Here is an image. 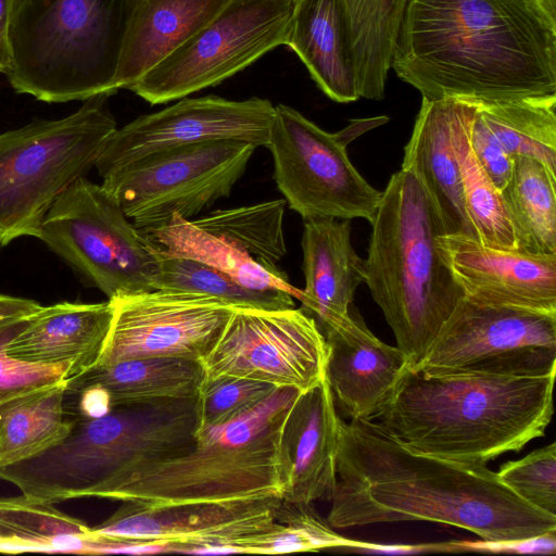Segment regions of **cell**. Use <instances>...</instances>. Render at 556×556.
Masks as SVG:
<instances>
[{"label": "cell", "instance_id": "cell-1", "mask_svg": "<svg viewBox=\"0 0 556 556\" xmlns=\"http://www.w3.org/2000/svg\"><path fill=\"white\" fill-rule=\"evenodd\" d=\"M332 528L396 521L454 526L486 542L556 531V515L526 503L485 466L409 451L371 420H341Z\"/></svg>", "mask_w": 556, "mask_h": 556}, {"label": "cell", "instance_id": "cell-2", "mask_svg": "<svg viewBox=\"0 0 556 556\" xmlns=\"http://www.w3.org/2000/svg\"><path fill=\"white\" fill-rule=\"evenodd\" d=\"M391 67L429 100L556 94V0H409Z\"/></svg>", "mask_w": 556, "mask_h": 556}, {"label": "cell", "instance_id": "cell-3", "mask_svg": "<svg viewBox=\"0 0 556 556\" xmlns=\"http://www.w3.org/2000/svg\"><path fill=\"white\" fill-rule=\"evenodd\" d=\"M555 374H426L407 366L371 421L412 452L485 466L544 435Z\"/></svg>", "mask_w": 556, "mask_h": 556}, {"label": "cell", "instance_id": "cell-4", "mask_svg": "<svg viewBox=\"0 0 556 556\" xmlns=\"http://www.w3.org/2000/svg\"><path fill=\"white\" fill-rule=\"evenodd\" d=\"M370 225L365 283L413 367L465 293L441 250L438 214L412 172L391 176Z\"/></svg>", "mask_w": 556, "mask_h": 556}, {"label": "cell", "instance_id": "cell-5", "mask_svg": "<svg viewBox=\"0 0 556 556\" xmlns=\"http://www.w3.org/2000/svg\"><path fill=\"white\" fill-rule=\"evenodd\" d=\"M299 393L277 388L236 419L199 431L184 452L128 468L100 498L165 506L282 497L280 430Z\"/></svg>", "mask_w": 556, "mask_h": 556}, {"label": "cell", "instance_id": "cell-6", "mask_svg": "<svg viewBox=\"0 0 556 556\" xmlns=\"http://www.w3.org/2000/svg\"><path fill=\"white\" fill-rule=\"evenodd\" d=\"M199 431L197 399L115 406L99 418L76 415L58 445L0 467V479L42 502L100 498L128 468L190 447Z\"/></svg>", "mask_w": 556, "mask_h": 556}, {"label": "cell", "instance_id": "cell-7", "mask_svg": "<svg viewBox=\"0 0 556 556\" xmlns=\"http://www.w3.org/2000/svg\"><path fill=\"white\" fill-rule=\"evenodd\" d=\"M122 0H11V64L17 93L47 103L115 93Z\"/></svg>", "mask_w": 556, "mask_h": 556}, {"label": "cell", "instance_id": "cell-8", "mask_svg": "<svg viewBox=\"0 0 556 556\" xmlns=\"http://www.w3.org/2000/svg\"><path fill=\"white\" fill-rule=\"evenodd\" d=\"M110 94L84 101L71 115L34 119L0 134V240L37 237L53 203L94 166L117 129Z\"/></svg>", "mask_w": 556, "mask_h": 556}, {"label": "cell", "instance_id": "cell-9", "mask_svg": "<svg viewBox=\"0 0 556 556\" xmlns=\"http://www.w3.org/2000/svg\"><path fill=\"white\" fill-rule=\"evenodd\" d=\"M36 238L108 299L154 290L159 247L85 176L53 203Z\"/></svg>", "mask_w": 556, "mask_h": 556}, {"label": "cell", "instance_id": "cell-10", "mask_svg": "<svg viewBox=\"0 0 556 556\" xmlns=\"http://www.w3.org/2000/svg\"><path fill=\"white\" fill-rule=\"evenodd\" d=\"M275 110L265 147L273 156L276 185L289 207L303 219L364 218L370 223L382 191L358 173L346 147L389 117L351 119L346 127L332 134L293 108L277 104Z\"/></svg>", "mask_w": 556, "mask_h": 556}, {"label": "cell", "instance_id": "cell-11", "mask_svg": "<svg viewBox=\"0 0 556 556\" xmlns=\"http://www.w3.org/2000/svg\"><path fill=\"white\" fill-rule=\"evenodd\" d=\"M256 148L215 140L166 149L104 175L101 185L137 228L148 230L173 215L193 219L228 198Z\"/></svg>", "mask_w": 556, "mask_h": 556}, {"label": "cell", "instance_id": "cell-12", "mask_svg": "<svg viewBox=\"0 0 556 556\" xmlns=\"http://www.w3.org/2000/svg\"><path fill=\"white\" fill-rule=\"evenodd\" d=\"M295 0H229L205 26L130 88L163 104L216 86L286 46Z\"/></svg>", "mask_w": 556, "mask_h": 556}, {"label": "cell", "instance_id": "cell-13", "mask_svg": "<svg viewBox=\"0 0 556 556\" xmlns=\"http://www.w3.org/2000/svg\"><path fill=\"white\" fill-rule=\"evenodd\" d=\"M412 368L426 374H554L556 312L489 304L464 296L425 357Z\"/></svg>", "mask_w": 556, "mask_h": 556}, {"label": "cell", "instance_id": "cell-14", "mask_svg": "<svg viewBox=\"0 0 556 556\" xmlns=\"http://www.w3.org/2000/svg\"><path fill=\"white\" fill-rule=\"evenodd\" d=\"M327 343L303 308L235 307L210 352L204 377L231 376L305 391L325 379Z\"/></svg>", "mask_w": 556, "mask_h": 556}, {"label": "cell", "instance_id": "cell-15", "mask_svg": "<svg viewBox=\"0 0 556 556\" xmlns=\"http://www.w3.org/2000/svg\"><path fill=\"white\" fill-rule=\"evenodd\" d=\"M109 300L113 319L96 366L144 357L201 362L235 308L211 295L162 289Z\"/></svg>", "mask_w": 556, "mask_h": 556}, {"label": "cell", "instance_id": "cell-16", "mask_svg": "<svg viewBox=\"0 0 556 556\" xmlns=\"http://www.w3.org/2000/svg\"><path fill=\"white\" fill-rule=\"evenodd\" d=\"M275 112V105L269 100L257 97L241 101L212 94L186 97L117 128L94 167L103 177L157 151L215 140L265 147Z\"/></svg>", "mask_w": 556, "mask_h": 556}, {"label": "cell", "instance_id": "cell-17", "mask_svg": "<svg viewBox=\"0 0 556 556\" xmlns=\"http://www.w3.org/2000/svg\"><path fill=\"white\" fill-rule=\"evenodd\" d=\"M281 497L149 506L123 501L106 520L92 527L119 541L165 544L169 553L192 554L199 547L233 546L268 529Z\"/></svg>", "mask_w": 556, "mask_h": 556}, {"label": "cell", "instance_id": "cell-18", "mask_svg": "<svg viewBox=\"0 0 556 556\" xmlns=\"http://www.w3.org/2000/svg\"><path fill=\"white\" fill-rule=\"evenodd\" d=\"M475 109L472 99L422 98L402 168L412 172L426 190L443 236L478 241L465 208L459 165L460 140Z\"/></svg>", "mask_w": 556, "mask_h": 556}, {"label": "cell", "instance_id": "cell-19", "mask_svg": "<svg viewBox=\"0 0 556 556\" xmlns=\"http://www.w3.org/2000/svg\"><path fill=\"white\" fill-rule=\"evenodd\" d=\"M440 247L466 298L556 312V254L493 249L465 236H441Z\"/></svg>", "mask_w": 556, "mask_h": 556}, {"label": "cell", "instance_id": "cell-20", "mask_svg": "<svg viewBox=\"0 0 556 556\" xmlns=\"http://www.w3.org/2000/svg\"><path fill=\"white\" fill-rule=\"evenodd\" d=\"M327 343L325 379L336 407L351 420H374L408 366L404 353L378 339L354 304L321 329Z\"/></svg>", "mask_w": 556, "mask_h": 556}, {"label": "cell", "instance_id": "cell-21", "mask_svg": "<svg viewBox=\"0 0 556 556\" xmlns=\"http://www.w3.org/2000/svg\"><path fill=\"white\" fill-rule=\"evenodd\" d=\"M341 420L326 379L298 394L280 430L282 500L301 504L331 500Z\"/></svg>", "mask_w": 556, "mask_h": 556}, {"label": "cell", "instance_id": "cell-22", "mask_svg": "<svg viewBox=\"0 0 556 556\" xmlns=\"http://www.w3.org/2000/svg\"><path fill=\"white\" fill-rule=\"evenodd\" d=\"M229 0H122L113 89H129L205 26Z\"/></svg>", "mask_w": 556, "mask_h": 556}, {"label": "cell", "instance_id": "cell-23", "mask_svg": "<svg viewBox=\"0 0 556 556\" xmlns=\"http://www.w3.org/2000/svg\"><path fill=\"white\" fill-rule=\"evenodd\" d=\"M304 289L298 300L320 330L349 315L356 289L365 283V260L351 243V220L331 217L303 219Z\"/></svg>", "mask_w": 556, "mask_h": 556}, {"label": "cell", "instance_id": "cell-24", "mask_svg": "<svg viewBox=\"0 0 556 556\" xmlns=\"http://www.w3.org/2000/svg\"><path fill=\"white\" fill-rule=\"evenodd\" d=\"M113 313L111 300L40 306L10 342L8 353L34 364H71L68 379L77 377L97 365L110 332Z\"/></svg>", "mask_w": 556, "mask_h": 556}, {"label": "cell", "instance_id": "cell-25", "mask_svg": "<svg viewBox=\"0 0 556 556\" xmlns=\"http://www.w3.org/2000/svg\"><path fill=\"white\" fill-rule=\"evenodd\" d=\"M286 46L331 100L348 103L359 99L341 0H295Z\"/></svg>", "mask_w": 556, "mask_h": 556}, {"label": "cell", "instance_id": "cell-26", "mask_svg": "<svg viewBox=\"0 0 556 556\" xmlns=\"http://www.w3.org/2000/svg\"><path fill=\"white\" fill-rule=\"evenodd\" d=\"M204 379L201 362L180 357H144L94 366L67 379L65 391L99 384L111 395L113 407L166 401L193 400Z\"/></svg>", "mask_w": 556, "mask_h": 556}, {"label": "cell", "instance_id": "cell-27", "mask_svg": "<svg viewBox=\"0 0 556 556\" xmlns=\"http://www.w3.org/2000/svg\"><path fill=\"white\" fill-rule=\"evenodd\" d=\"M114 543L52 503L24 494L0 497L1 553L110 554Z\"/></svg>", "mask_w": 556, "mask_h": 556}, {"label": "cell", "instance_id": "cell-28", "mask_svg": "<svg viewBox=\"0 0 556 556\" xmlns=\"http://www.w3.org/2000/svg\"><path fill=\"white\" fill-rule=\"evenodd\" d=\"M66 380L0 403V467L28 460L58 445L76 415L64 406Z\"/></svg>", "mask_w": 556, "mask_h": 556}, {"label": "cell", "instance_id": "cell-29", "mask_svg": "<svg viewBox=\"0 0 556 556\" xmlns=\"http://www.w3.org/2000/svg\"><path fill=\"white\" fill-rule=\"evenodd\" d=\"M409 0H341L346 15L359 98L382 100Z\"/></svg>", "mask_w": 556, "mask_h": 556}, {"label": "cell", "instance_id": "cell-30", "mask_svg": "<svg viewBox=\"0 0 556 556\" xmlns=\"http://www.w3.org/2000/svg\"><path fill=\"white\" fill-rule=\"evenodd\" d=\"M501 194L517 250L556 254V174L539 160L515 155Z\"/></svg>", "mask_w": 556, "mask_h": 556}, {"label": "cell", "instance_id": "cell-31", "mask_svg": "<svg viewBox=\"0 0 556 556\" xmlns=\"http://www.w3.org/2000/svg\"><path fill=\"white\" fill-rule=\"evenodd\" d=\"M162 251L189 257L227 274L240 285L255 290H283L298 299L293 287L281 270H270L226 240L199 227L191 220L173 215L162 226L142 230Z\"/></svg>", "mask_w": 556, "mask_h": 556}, {"label": "cell", "instance_id": "cell-32", "mask_svg": "<svg viewBox=\"0 0 556 556\" xmlns=\"http://www.w3.org/2000/svg\"><path fill=\"white\" fill-rule=\"evenodd\" d=\"M475 101L511 157L523 155L539 160L556 174V94Z\"/></svg>", "mask_w": 556, "mask_h": 556}, {"label": "cell", "instance_id": "cell-33", "mask_svg": "<svg viewBox=\"0 0 556 556\" xmlns=\"http://www.w3.org/2000/svg\"><path fill=\"white\" fill-rule=\"evenodd\" d=\"M286 200L277 199L253 205L216 210L189 219L219 237L270 270H280L277 264L287 254L283 217Z\"/></svg>", "mask_w": 556, "mask_h": 556}, {"label": "cell", "instance_id": "cell-34", "mask_svg": "<svg viewBox=\"0 0 556 556\" xmlns=\"http://www.w3.org/2000/svg\"><path fill=\"white\" fill-rule=\"evenodd\" d=\"M160 249V248H159ZM154 290H176L201 293L219 299L235 307L287 309L295 307L287 291L255 290L195 260L168 254L160 249L159 270Z\"/></svg>", "mask_w": 556, "mask_h": 556}, {"label": "cell", "instance_id": "cell-35", "mask_svg": "<svg viewBox=\"0 0 556 556\" xmlns=\"http://www.w3.org/2000/svg\"><path fill=\"white\" fill-rule=\"evenodd\" d=\"M368 543L341 536L314 509L312 504L281 498L273 525L240 544L241 554H285L325 548H364Z\"/></svg>", "mask_w": 556, "mask_h": 556}, {"label": "cell", "instance_id": "cell-36", "mask_svg": "<svg viewBox=\"0 0 556 556\" xmlns=\"http://www.w3.org/2000/svg\"><path fill=\"white\" fill-rule=\"evenodd\" d=\"M471 118L459 146L460 177L467 216L481 244L493 249L517 250L515 232L501 191L471 151L469 144Z\"/></svg>", "mask_w": 556, "mask_h": 556}, {"label": "cell", "instance_id": "cell-37", "mask_svg": "<svg viewBox=\"0 0 556 556\" xmlns=\"http://www.w3.org/2000/svg\"><path fill=\"white\" fill-rule=\"evenodd\" d=\"M276 389L269 383L238 377H204L197 397L199 431L236 419L258 405Z\"/></svg>", "mask_w": 556, "mask_h": 556}, {"label": "cell", "instance_id": "cell-38", "mask_svg": "<svg viewBox=\"0 0 556 556\" xmlns=\"http://www.w3.org/2000/svg\"><path fill=\"white\" fill-rule=\"evenodd\" d=\"M517 496L544 513L556 515V443L508 462L496 472Z\"/></svg>", "mask_w": 556, "mask_h": 556}, {"label": "cell", "instance_id": "cell-39", "mask_svg": "<svg viewBox=\"0 0 556 556\" xmlns=\"http://www.w3.org/2000/svg\"><path fill=\"white\" fill-rule=\"evenodd\" d=\"M30 315L0 319V403L68 379L71 364H34L8 353L10 342L26 327Z\"/></svg>", "mask_w": 556, "mask_h": 556}, {"label": "cell", "instance_id": "cell-40", "mask_svg": "<svg viewBox=\"0 0 556 556\" xmlns=\"http://www.w3.org/2000/svg\"><path fill=\"white\" fill-rule=\"evenodd\" d=\"M469 144L478 163L501 191L509 178L513 157L480 114L477 102L469 127Z\"/></svg>", "mask_w": 556, "mask_h": 556}, {"label": "cell", "instance_id": "cell-41", "mask_svg": "<svg viewBox=\"0 0 556 556\" xmlns=\"http://www.w3.org/2000/svg\"><path fill=\"white\" fill-rule=\"evenodd\" d=\"M457 544L459 551L536 553L554 555L556 549V531L516 542H486L481 540L479 542H457Z\"/></svg>", "mask_w": 556, "mask_h": 556}, {"label": "cell", "instance_id": "cell-42", "mask_svg": "<svg viewBox=\"0 0 556 556\" xmlns=\"http://www.w3.org/2000/svg\"><path fill=\"white\" fill-rule=\"evenodd\" d=\"M40 306L34 300L0 293V319L30 315Z\"/></svg>", "mask_w": 556, "mask_h": 556}, {"label": "cell", "instance_id": "cell-43", "mask_svg": "<svg viewBox=\"0 0 556 556\" xmlns=\"http://www.w3.org/2000/svg\"><path fill=\"white\" fill-rule=\"evenodd\" d=\"M11 0H0V74H7L11 64L9 39Z\"/></svg>", "mask_w": 556, "mask_h": 556}, {"label": "cell", "instance_id": "cell-44", "mask_svg": "<svg viewBox=\"0 0 556 556\" xmlns=\"http://www.w3.org/2000/svg\"><path fill=\"white\" fill-rule=\"evenodd\" d=\"M2 247H3V245H2V242H1V240H0V251H1Z\"/></svg>", "mask_w": 556, "mask_h": 556}]
</instances>
